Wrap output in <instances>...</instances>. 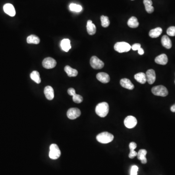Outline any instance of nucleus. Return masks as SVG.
I'll return each instance as SVG.
<instances>
[{"instance_id":"25","label":"nucleus","mask_w":175,"mask_h":175,"mask_svg":"<svg viewBox=\"0 0 175 175\" xmlns=\"http://www.w3.org/2000/svg\"><path fill=\"white\" fill-rule=\"evenodd\" d=\"M128 25L130 28H137L139 25L137 19L135 17H132L129 19L128 21Z\"/></svg>"},{"instance_id":"11","label":"nucleus","mask_w":175,"mask_h":175,"mask_svg":"<svg viewBox=\"0 0 175 175\" xmlns=\"http://www.w3.org/2000/svg\"><path fill=\"white\" fill-rule=\"evenodd\" d=\"M4 12L11 17H14L16 15V11L14 6L11 4H6L3 7Z\"/></svg>"},{"instance_id":"10","label":"nucleus","mask_w":175,"mask_h":175,"mask_svg":"<svg viewBox=\"0 0 175 175\" xmlns=\"http://www.w3.org/2000/svg\"><path fill=\"white\" fill-rule=\"evenodd\" d=\"M146 82H148L149 84H152L155 82L156 80L155 71L153 69H149L146 71Z\"/></svg>"},{"instance_id":"9","label":"nucleus","mask_w":175,"mask_h":175,"mask_svg":"<svg viewBox=\"0 0 175 175\" xmlns=\"http://www.w3.org/2000/svg\"><path fill=\"white\" fill-rule=\"evenodd\" d=\"M81 111L80 109L77 108H71L68 109L67 112L68 118L71 120H74L80 116Z\"/></svg>"},{"instance_id":"27","label":"nucleus","mask_w":175,"mask_h":175,"mask_svg":"<svg viewBox=\"0 0 175 175\" xmlns=\"http://www.w3.org/2000/svg\"><path fill=\"white\" fill-rule=\"evenodd\" d=\"M69 9L71 11L79 12L82 10V7L79 4L72 3V4H71L69 6Z\"/></svg>"},{"instance_id":"17","label":"nucleus","mask_w":175,"mask_h":175,"mask_svg":"<svg viewBox=\"0 0 175 175\" xmlns=\"http://www.w3.org/2000/svg\"><path fill=\"white\" fill-rule=\"evenodd\" d=\"M87 30L88 34L90 35H94L96 33V28L91 20H89L87 21Z\"/></svg>"},{"instance_id":"32","label":"nucleus","mask_w":175,"mask_h":175,"mask_svg":"<svg viewBox=\"0 0 175 175\" xmlns=\"http://www.w3.org/2000/svg\"><path fill=\"white\" fill-rule=\"evenodd\" d=\"M137 156V152L134 150H130V153L129 154V158L130 159H133Z\"/></svg>"},{"instance_id":"4","label":"nucleus","mask_w":175,"mask_h":175,"mask_svg":"<svg viewBox=\"0 0 175 175\" xmlns=\"http://www.w3.org/2000/svg\"><path fill=\"white\" fill-rule=\"evenodd\" d=\"M114 48L117 52L122 53L128 52L131 49V46L126 42H118L115 44Z\"/></svg>"},{"instance_id":"7","label":"nucleus","mask_w":175,"mask_h":175,"mask_svg":"<svg viewBox=\"0 0 175 175\" xmlns=\"http://www.w3.org/2000/svg\"><path fill=\"white\" fill-rule=\"evenodd\" d=\"M56 65V62L53 58L48 57L44 59L42 61V66L47 69H50L55 67Z\"/></svg>"},{"instance_id":"16","label":"nucleus","mask_w":175,"mask_h":175,"mask_svg":"<svg viewBox=\"0 0 175 175\" xmlns=\"http://www.w3.org/2000/svg\"><path fill=\"white\" fill-rule=\"evenodd\" d=\"M147 154V151L146 149H140L137 153V158L138 160L141 161L143 164H146L147 163V159L146 158V155Z\"/></svg>"},{"instance_id":"15","label":"nucleus","mask_w":175,"mask_h":175,"mask_svg":"<svg viewBox=\"0 0 175 175\" xmlns=\"http://www.w3.org/2000/svg\"><path fill=\"white\" fill-rule=\"evenodd\" d=\"M121 85L122 87L127 89L128 90H132L134 88V86L130 80L128 79H123L120 80Z\"/></svg>"},{"instance_id":"33","label":"nucleus","mask_w":175,"mask_h":175,"mask_svg":"<svg viewBox=\"0 0 175 175\" xmlns=\"http://www.w3.org/2000/svg\"><path fill=\"white\" fill-rule=\"evenodd\" d=\"M141 47V45L140 44H135L131 46V49L133 51L138 50Z\"/></svg>"},{"instance_id":"1","label":"nucleus","mask_w":175,"mask_h":175,"mask_svg":"<svg viewBox=\"0 0 175 175\" xmlns=\"http://www.w3.org/2000/svg\"><path fill=\"white\" fill-rule=\"evenodd\" d=\"M109 111V105L106 102L100 103L95 108V112L100 117H105Z\"/></svg>"},{"instance_id":"23","label":"nucleus","mask_w":175,"mask_h":175,"mask_svg":"<svg viewBox=\"0 0 175 175\" xmlns=\"http://www.w3.org/2000/svg\"><path fill=\"white\" fill-rule=\"evenodd\" d=\"M144 4L145 6L146 11L149 13H152L154 12V9L152 6L151 0H144Z\"/></svg>"},{"instance_id":"31","label":"nucleus","mask_w":175,"mask_h":175,"mask_svg":"<svg viewBox=\"0 0 175 175\" xmlns=\"http://www.w3.org/2000/svg\"><path fill=\"white\" fill-rule=\"evenodd\" d=\"M139 168L137 166L133 165L131 167V171H130V175H137L138 171Z\"/></svg>"},{"instance_id":"3","label":"nucleus","mask_w":175,"mask_h":175,"mask_svg":"<svg viewBox=\"0 0 175 175\" xmlns=\"http://www.w3.org/2000/svg\"><path fill=\"white\" fill-rule=\"evenodd\" d=\"M152 93L155 95L160 96H166L168 94V90L166 87L163 85H159L153 87Z\"/></svg>"},{"instance_id":"30","label":"nucleus","mask_w":175,"mask_h":175,"mask_svg":"<svg viewBox=\"0 0 175 175\" xmlns=\"http://www.w3.org/2000/svg\"><path fill=\"white\" fill-rule=\"evenodd\" d=\"M167 34L170 36H175V26H171L167 30Z\"/></svg>"},{"instance_id":"34","label":"nucleus","mask_w":175,"mask_h":175,"mask_svg":"<svg viewBox=\"0 0 175 175\" xmlns=\"http://www.w3.org/2000/svg\"><path fill=\"white\" fill-rule=\"evenodd\" d=\"M129 147L130 150H135L137 147V144L135 142H131L129 144Z\"/></svg>"},{"instance_id":"8","label":"nucleus","mask_w":175,"mask_h":175,"mask_svg":"<svg viewBox=\"0 0 175 175\" xmlns=\"http://www.w3.org/2000/svg\"><path fill=\"white\" fill-rule=\"evenodd\" d=\"M137 124V120L136 118L133 116H128L124 120L125 126L128 129H132L136 126Z\"/></svg>"},{"instance_id":"18","label":"nucleus","mask_w":175,"mask_h":175,"mask_svg":"<svg viewBox=\"0 0 175 175\" xmlns=\"http://www.w3.org/2000/svg\"><path fill=\"white\" fill-rule=\"evenodd\" d=\"M161 44L166 49H170L172 47V42L171 39L166 35H164L161 38Z\"/></svg>"},{"instance_id":"14","label":"nucleus","mask_w":175,"mask_h":175,"mask_svg":"<svg viewBox=\"0 0 175 175\" xmlns=\"http://www.w3.org/2000/svg\"><path fill=\"white\" fill-rule=\"evenodd\" d=\"M168 60L167 56L164 54L159 55L155 59L156 63L158 64L163 65L166 64L168 62Z\"/></svg>"},{"instance_id":"21","label":"nucleus","mask_w":175,"mask_h":175,"mask_svg":"<svg viewBox=\"0 0 175 175\" xmlns=\"http://www.w3.org/2000/svg\"><path fill=\"white\" fill-rule=\"evenodd\" d=\"M163 30L161 27H157L150 30L149 33V36L152 38H158L161 35Z\"/></svg>"},{"instance_id":"5","label":"nucleus","mask_w":175,"mask_h":175,"mask_svg":"<svg viewBox=\"0 0 175 175\" xmlns=\"http://www.w3.org/2000/svg\"><path fill=\"white\" fill-rule=\"evenodd\" d=\"M61 155V152L56 144H53L50 146V152L49 156L50 158L52 160H56Z\"/></svg>"},{"instance_id":"13","label":"nucleus","mask_w":175,"mask_h":175,"mask_svg":"<svg viewBox=\"0 0 175 175\" xmlns=\"http://www.w3.org/2000/svg\"><path fill=\"white\" fill-rule=\"evenodd\" d=\"M96 78L100 82L103 83H107L110 81V77L108 74L106 73H99L96 75Z\"/></svg>"},{"instance_id":"12","label":"nucleus","mask_w":175,"mask_h":175,"mask_svg":"<svg viewBox=\"0 0 175 175\" xmlns=\"http://www.w3.org/2000/svg\"><path fill=\"white\" fill-rule=\"evenodd\" d=\"M44 93L46 98L49 100H52L54 98V91L50 86H47L44 90Z\"/></svg>"},{"instance_id":"29","label":"nucleus","mask_w":175,"mask_h":175,"mask_svg":"<svg viewBox=\"0 0 175 175\" xmlns=\"http://www.w3.org/2000/svg\"><path fill=\"white\" fill-rule=\"evenodd\" d=\"M73 100L74 102L79 104L82 102L83 97L81 95L76 94L73 96Z\"/></svg>"},{"instance_id":"35","label":"nucleus","mask_w":175,"mask_h":175,"mask_svg":"<svg viewBox=\"0 0 175 175\" xmlns=\"http://www.w3.org/2000/svg\"><path fill=\"white\" fill-rule=\"evenodd\" d=\"M68 93L69 95L73 96V95L76 94V91H75V90L74 88H69L68 90Z\"/></svg>"},{"instance_id":"36","label":"nucleus","mask_w":175,"mask_h":175,"mask_svg":"<svg viewBox=\"0 0 175 175\" xmlns=\"http://www.w3.org/2000/svg\"><path fill=\"white\" fill-rule=\"evenodd\" d=\"M138 53H139V55H143L144 54V51L143 50V48H141V47L140 48V49L138 50Z\"/></svg>"},{"instance_id":"19","label":"nucleus","mask_w":175,"mask_h":175,"mask_svg":"<svg viewBox=\"0 0 175 175\" xmlns=\"http://www.w3.org/2000/svg\"><path fill=\"white\" fill-rule=\"evenodd\" d=\"M60 45H61V49L65 52H68L69 50L71 48V41L70 39H63L61 42Z\"/></svg>"},{"instance_id":"37","label":"nucleus","mask_w":175,"mask_h":175,"mask_svg":"<svg viewBox=\"0 0 175 175\" xmlns=\"http://www.w3.org/2000/svg\"><path fill=\"white\" fill-rule=\"evenodd\" d=\"M171 111L173 112H175V104L173 105L172 106H171Z\"/></svg>"},{"instance_id":"28","label":"nucleus","mask_w":175,"mask_h":175,"mask_svg":"<svg viewBox=\"0 0 175 175\" xmlns=\"http://www.w3.org/2000/svg\"><path fill=\"white\" fill-rule=\"evenodd\" d=\"M101 25L103 27H108L110 24L109 19L107 16H102L101 17Z\"/></svg>"},{"instance_id":"2","label":"nucleus","mask_w":175,"mask_h":175,"mask_svg":"<svg viewBox=\"0 0 175 175\" xmlns=\"http://www.w3.org/2000/svg\"><path fill=\"white\" fill-rule=\"evenodd\" d=\"M114 139V136L112 134L108 132H103L97 135L96 140L102 144H108L112 141Z\"/></svg>"},{"instance_id":"22","label":"nucleus","mask_w":175,"mask_h":175,"mask_svg":"<svg viewBox=\"0 0 175 175\" xmlns=\"http://www.w3.org/2000/svg\"><path fill=\"white\" fill-rule=\"evenodd\" d=\"M135 80L141 84H144L146 82V74L144 73H139L136 74L134 76Z\"/></svg>"},{"instance_id":"24","label":"nucleus","mask_w":175,"mask_h":175,"mask_svg":"<svg viewBox=\"0 0 175 175\" xmlns=\"http://www.w3.org/2000/svg\"><path fill=\"white\" fill-rule=\"evenodd\" d=\"M27 42L29 44H38L40 42V39L38 36L35 35H31L27 38Z\"/></svg>"},{"instance_id":"20","label":"nucleus","mask_w":175,"mask_h":175,"mask_svg":"<svg viewBox=\"0 0 175 175\" xmlns=\"http://www.w3.org/2000/svg\"><path fill=\"white\" fill-rule=\"evenodd\" d=\"M64 71L69 77H75L78 74V71L76 69H73L70 66H66L64 68Z\"/></svg>"},{"instance_id":"26","label":"nucleus","mask_w":175,"mask_h":175,"mask_svg":"<svg viewBox=\"0 0 175 175\" xmlns=\"http://www.w3.org/2000/svg\"><path fill=\"white\" fill-rule=\"evenodd\" d=\"M30 77L32 80H33L37 84H39L41 82V79L39 73L36 71H34L31 73Z\"/></svg>"},{"instance_id":"6","label":"nucleus","mask_w":175,"mask_h":175,"mask_svg":"<svg viewBox=\"0 0 175 175\" xmlns=\"http://www.w3.org/2000/svg\"><path fill=\"white\" fill-rule=\"evenodd\" d=\"M90 64L94 69H101L104 67V63L96 56H93L90 59Z\"/></svg>"}]
</instances>
